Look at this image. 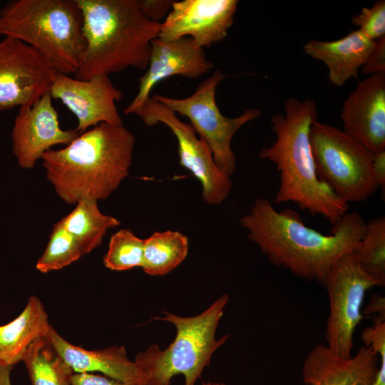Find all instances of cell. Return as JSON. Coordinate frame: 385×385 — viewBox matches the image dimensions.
Instances as JSON below:
<instances>
[{
    "label": "cell",
    "instance_id": "e575fe53",
    "mask_svg": "<svg viewBox=\"0 0 385 385\" xmlns=\"http://www.w3.org/2000/svg\"><path fill=\"white\" fill-rule=\"evenodd\" d=\"M202 385H225V384L222 382H206L203 383Z\"/></svg>",
    "mask_w": 385,
    "mask_h": 385
},
{
    "label": "cell",
    "instance_id": "8fae6325",
    "mask_svg": "<svg viewBox=\"0 0 385 385\" xmlns=\"http://www.w3.org/2000/svg\"><path fill=\"white\" fill-rule=\"evenodd\" d=\"M57 73L34 47L4 37L0 41V110L32 105L49 91Z\"/></svg>",
    "mask_w": 385,
    "mask_h": 385
},
{
    "label": "cell",
    "instance_id": "7c38bea8",
    "mask_svg": "<svg viewBox=\"0 0 385 385\" xmlns=\"http://www.w3.org/2000/svg\"><path fill=\"white\" fill-rule=\"evenodd\" d=\"M237 5V0L174 1L158 38L170 41L189 37L197 46L209 47L227 37Z\"/></svg>",
    "mask_w": 385,
    "mask_h": 385
},
{
    "label": "cell",
    "instance_id": "277c9868",
    "mask_svg": "<svg viewBox=\"0 0 385 385\" xmlns=\"http://www.w3.org/2000/svg\"><path fill=\"white\" fill-rule=\"evenodd\" d=\"M86 42L75 78L88 80L129 67L145 70L161 22L150 20L139 0H76Z\"/></svg>",
    "mask_w": 385,
    "mask_h": 385
},
{
    "label": "cell",
    "instance_id": "d6a6232c",
    "mask_svg": "<svg viewBox=\"0 0 385 385\" xmlns=\"http://www.w3.org/2000/svg\"><path fill=\"white\" fill-rule=\"evenodd\" d=\"M365 314H376L378 317L374 319H385V300L384 297L378 294L373 295L371 300L367 306Z\"/></svg>",
    "mask_w": 385,
    "mask_h": 385
},
{
    "label": "cell",
    "instance_id": "7a4b0ae2",
    "mask_svg": "<svg viewBox=\"0 0 385 385\" xmlns=\"http://www.w3.org/2000/svg\"><path fill=\"white\" fill-rule=\"evenodd\" d=\"M135 143L123 124L101 123L61 149L41 156L48 181L68 204L85 197L105 200L128 175Z\"/></svg>",
    "mask_w": 385,
    "mask_h": 385
},
{
    "label": "cell",
    "instance_id": "83f0119b",
    "mask_svg": "<svg viewBox=\"0 0 385 385\" xmlns=\"http://www.w3.org/2000/svg\"><path fill=\"white\" fill-rule=\"evenodd\" d=\"M364 74H385V36L374 41V46L361 67Z\"/></svg>",
    "mask_w": 385,
    "mask_h": 385
},
{
    "label": "cell",
    "instance_id": "603a6c76",
    "mask_svg": "<svg viewBox=\"0 0 385 385\" xmlns=\"http://www.w3.org/2000/svg\"><path fill=\"white\" fill-rule=\"evenodd\" d=\"M188 238L178 231L155 232L145 239L141 268L152 276L165 275L187 257Z\"/></svg>",
    "mask_w": 385,
    "mask_h": 385
},
{
    "label": "cell",
    "instance_id": "5b68a950",
    "mask_svg": "<svg viewBox=\"0 0 385 385\" xmlns=\"http://www.w3.org/2000/svg\"><path fill=\"white\" fill-rule=\"evenodd\" d=\"M0 35L45 56L58 73H75L86 42L76 0H13L0 9Z\"/></svg>",
    "mask_w": 385,
    "mask_h": 385
},
{
    "label": "cell",
    "instance_id": "5bb4252c",
    "mask_svg": "<svg viewBox=\"0 0 385 385\" xmlns=\"http://www.w3.org/2000/svg\"><path fill=\"white\" fill-rule=\"evenodd\" d=\"M52 100L48 91L32 105L20 107L14 119L12 150L22 168H32L46 151L56 145H68L79 135L76 129L60 127Z\"/></svg>",
    "mask_w": 385,
    "mask_h": 385
},
{
    "label": "cell",
    "instance_id": "e0dca14e",
    "mask_svg": "<svg viewBox=\"0 0 385 385\" xmlns=\"http://www.w3.org/2000/svg\"><path fill=\"white\" fill-rule=\"evenodd\" d=\"M378 358L366 346L345 359L317 344L304 361L302 381L304 385H371L379 369Z\"/></svg>",
    "mask_w": 385,
    "mask_h": 385
},
{
    "label": "cell",
    "instance_id": "6da1fadb",
    "mask_svg": "<svg viewBox=\"0 0 385 385\" xmlns=\"http://www.w3.org/2000/svg\"><path fill=\"white\" fill-rule=\"evenodd\" d=\"M240 222L272 265L322 285L333 264L356 247L366 226L359 212H346L333 225L331 235H323L304 225L297 211L279 212L261 197Z\"/></svg>",
    "mask_w": 385,
    "mask_h": 385
},
{
    "label": "cell",
    "instance_id": "484cf974",
    "mask_svg": "<svg viewBox=\"0 0 385 385\" xmlns=\"http://www.w3.org/2000/svg\"><path fill=\"white\" fill-rule=\"evenodd\" d=\"M145 240L132 231L122 229L114 233L103 257L104 265L114 271H124L141 267Z\"/></svg>",
    "mask_w": 385,
    "mask_h": 385
},
{
    "label": "cell",
    "instance_id": "1f68e13d",
    "mask_svg": "<svg viewBox=\"0 0 385 385\" xmlns=\"http://www.w3.org/2000/svg\"><path fill=\"white\" fill-rule=\"evenodd\" d=\"M373 350L380 357V364L374 380L371 385H385V344H376L373 347Z\"/></svg>",
    "mask_w": 385,
    "mask_h": 385
},
{
    "label": "cell",
    "instance_id": "d6986e66",
    "mask_svg": "<svg viewBox=\"0 0 385 385\" xmlns=\"http://www.w3.org/2000/svg\"><path fill=\"white\" fill-rule=\"evenodd\" d=\"M374 46V41L365 36L359 29L332 41L312 40L307 42L304 51L312 58L322 61L328 68L329 80L342 86L346 81L359 76Z\"/></svg>",
    "mask_w": 385,
    "mask_h": 385
},
{
    "label": "cell",
    "instance_id": "4dcf8cb0",
    "mask_svg": "<svg viewBox=\"0 0 385 385\" xmlns=\"http://www.w3.org/2000/svg\"><path fill=\"white\" fill-rule=\"evenodd\" d=\"M373 170L379 188H384L385 186V150L374 153Z\"/></svg>",
    "mask_w": 385,
    "mask_h": 385
},
{
    "label": "cell",
    "instance_id": "8992f818",
    "mask_svg": "<svg viewBox=\"0 0 385 385\" xmlns=\"http://www.w3.org/2000/svg\"><path fill=\"white\" fill-rule=\"evenodd\" d=\"M228 300V294H222L194 317H179L164 311L163 317L154 318L172 323L176 335L164 350L153 344L136 355L134 361L145 374V385H170L173 376L180 374L185 377V385H195L210 365L214 352L229 337L227 334L220 339L215 337Z\"/></svg>",
    "mask_w": 385,
    "mask_h": 385
},
{
    "label": "cell",
    "instance_id": "ac0fdd59",
    "mask_svg": "<svg viewBox=\"0 0 385 385\" xmlns=\"http://www.w3.org/2000/svg\"><path fill=\"white\" fill-rule=\"evenodd\" d=\"M46 336L74 373H100L122 382L145 384L144 373L130 360L123 346L88 350L68 342L52 326Z\"/></svg>",
    "mask_w": 385,
    "mask_h": 385
},
{
    "label": "cell",
    "instance_id": "ba28073f",
    "mask_svg": "<svg viewBox=\"0 0 385 385\" xmlns=\"http://www.w3.org/2000/svg\"><path fill=\"white\" fill-rule=\"evenodd\" d=\"M225 78L217 70L188 97L175 98L160 94L151 97L190 120L196 133L207 144L217 167L230 177L236 170L232 138L242 126L259 118L261 111L250 108L235 118L224 115L217 106L215 94L218 84Z\"/></svg>",
    "mask_w": 385,
    "mask_h": 385
},
{
    "label": "cell",
    "instance_id": "7402d4cb",
    "mask_svg": "<svg viewBox=\"0 0 385 385\" xmlns=\"http://www.w3.org/2000/svg\"><path fill=\"white\" fill-rule=\"evenodd\" d=\"M22 362L31 385H71L74 372L57 353L46 334L31 343Z\"/></svg>",
    "mask_w": 385,
    "mask_h": 385
},
{
    "label": "cell",
    "instance_id": "836d02e7",
    "mask_svg": "<svg viewBox=\"0 0 385 385\" xmlns=\"http://www.w3.org/2000/svg\"><path fill=\"white\" fill-rule=\"evenodd\" d=\"M13 367L0 364V385H12L11 372Z\"/></svg>",
    "mask_w": 385,
    "mask_h": 385
},
{
    "label": "cell",
    "instance_id": "f1b7e54d",
    "mask_svg": "<svg viewBox=\"0 0 385 385\" xmlns=\"http://www.w3.org/2000/svg\"><path fill=\"white\" fill-rule=\"evenodd\" d=\"M174 1L170 0H139L143 14L151 21L160 22L165 18L171 9Z\"/></svg>",
    "mask_w": 385,
    "mask_h": 385
},
{
    "label": "cell",
    "instance_id": "cb8c5ba5",
    "mask_svg": "<svg viewBox=\"0 0 385 385\" xmlns=\"http://www.w3.org/2000/svg\"><path fill=\"white\" fill-rule=\"evenodd\" d=\"M361 269L376 286L385 285V217L366 222L364 233L352 251Z\"/></svg>",
    "mask_w": 385,
    "mask_h": 385
},
{
    "label": "cell",
    "instance_id": "4fadbf2b",
    "mask_svg": "<svg viewBox=\"0 0 385 385\" xmlns=\"http://www.w3.org/2000/svg\"><path fill=\"white\" fill-rule=\"evenodd\" d=\"M53 98L60 100L78 120L76 130L80 133L101 123L123 124L116 102L122 91L109 76L98 75L80 80L57 73L49 89Z\"/></svg>",
    "mask_w": 385,
    "mask_h": 385
},
{
    "label": "cell",
    "instance_id": "30bf717a",
    "mask_svg": "<svg viewBox=\"0 0 385 385\" xmlns=\"http://www.w3.org/2000/svg\"><path fill=\"white\" fill-rule=\"evenodd\" d=\"M135 114L148 126L163 123L172 131L178 145L180 163L200 182L206 203L220 205L227 198L232 188L230 177L217 167L207 144L190 123L151 96Z\"/></svg>",
    "mask_w": 385,
    "mask_h": 385
},
{
    "label": "cell",
    "instance_id": "ffe728a7",
    "mask_svg": "<svg viewBox=\"0 0 385 385\" xmlns=\"http://www.w3.org/2000/svg\"><path fill=\"white\" fill-rule=\"evenodd\" d=\"M51 327L42 302L37 296H30L16 317L0 324V364L14 367L22 361L31 343L46 335Z\"/></svg>",
    "mask_w": 385,
    "mask_h": 385
},
{
    "label": "cell",
    "instance_id": "9a60e30c",
    "mask_svg": "<svg viewBox=\"0 0 385 385\" xmlns=\"http://www.w3.org/2000/svg\"><path fill=\"white\" fill-rule=\"evenodd\" d=\"M212 68L204 48L197 46L192 38L184 37L170 41L155 38L151 42L146 71L139 78L138 93L123 113L135 114L160 81L175 76L197 78Z\"/></svg>",
    "mask_w": 385,
    "mask_h": 385
},
{
    "label": "cell",
    "instance_id": "2e32d148",
    "mask_svg": "<svg viewBox=\"0 0 385 385\" xmlns=\"http://www.w3.org/2000/svg\"><path fill=\"white\" fill-rule=\"evenodd\" d=\"M340 116L345 133L373 153L385 150V74L359 81Z\"/></svg>",
    "mask_w": 385,
    "mask_h": 385
},
{
    "label": "cell",
    "instance_id": "44dd1931",
    "mask_svg": "<svg viewBox=\"0 0 385 385\" xmlns=\"http://www.w3.org/2000/svg\"><path fill=\"white\" fill-rule=\"evenodd\" d=\"M97 200L88 197L79 200L74 210L61 220L65 228L79 243L84 255L98 247L108 230L120 222L102 213Z\"/></svg>",
    "mask_w": 385,
    "mask_h": 385
},
{
    "label": "cell",
    "instance_id": "3957f363",
    "mask_svg": "<svg viewBox=\"0 0 385 385\" xmlns=\"http://www.w3.org/2000/svg\"><path fill=\"white\" fill-rule=\"evenodd\" d=\"M284 107V114L271 118L275 141L260 153V158L275 164L279 173L274 203L294 202L334 225L348 212L349 205L316 173L309 138L311 126L317 120L316 104L309 98H290Z\"/></svg>",
    "mask_w": 385,
    "mask_h": 385
},
{
    "label": "cell",
    "instance_id": "d4e9b609",
    "mask_svg": "<svg viewBox=\"0 0 385 385\" xmlns=\"http://www.w3.org/2000/svg\"><path fill=\"white\" fill-rule=\"evenodd\" d=\"M84 253L75 237L61 220L53 228L49 241L36 267L43 273L61 270L78 260Z\"/></svg>",
    "mask_w": 385,
    "mask_h": 385
},
{
    "label": "cell",
    "instance_id": "f546056e",
    "mask_svg": "<svg viewBox=\"0 0 385 385\" xmlns=\"http://www.w3.org/2000/svg\"><path fill=\"white\" fill-rule=\"evenodd\" d=\"M71 383V385H138L122 382L95 373H74Z\"/></svg>",
    "mask_w": 385,
    "mask_h": 385
},
{
    "label": "cell",
    "instance_id": "52a82bcc",
    "mask_svg": "<svg viewBox=\"0 0 385 385\" xmlns=\"http://www.w3.org/2000/svg\"><path fill=\"white\" fill-rule=\"evenodd\" d=\"M309 138L317 175L339 198L347 204L363 202L377 190L374 153L343 130L317 120Z\"/></svg>",
    "mask_w": 385,
    "mask_h": 385
},
{
    "label": "cell",
    "instance_id": "4316f807",
    "mask_svg": "<svg viewBox=\"0 0 385 385\" xmlns=\"http://www.w3.org/2000/svg\"><path fill=\"white\" fill-rule=\"evenodd\" d=\"M351 21L371 41L385 36V1H377L371 7L362 8L359 14L352 16Z\"/></svg>",
    "mask_w": 385,
    "mask_h": 385
},
{
    "label": "cell",
    "instance_id": "9c48e42d",
    "mask_svg": "<svg viewBox=\"0 0 385 385\" xmlns=\"http://www.w3.org/2000/svg\"><path fill=\"white\" fill-rule=\"evenodd\" d=\"M323 285L329 303L326 346L337 356L349 358L355 330L363 319L361 306L366 292L376 283L350 252L333 264Z\"/></svg>",
    "mask_w": 385,
    "mask_h": 385
}]
</instances>
